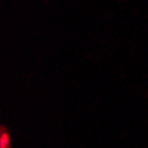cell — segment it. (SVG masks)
I'll list each match as a JSON object with an SVG mask.
<instances>
[{
	"mask_svg": "<svg viewBox=\"0 0 148 148\" xmlns=\"http://www.w3.org/2000/svg\"><path fill=\"white\" fill-rule=\"evenodd\" d=\"M10 144V139L9 137L5 134V133H3L1 136H0V148H8Z\"/></svg>",
	"mask_w": 148,
	"mask_h": 148,
	"instance_id": "cell-1",
	"label": "cell"
}]
</instances>
